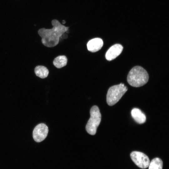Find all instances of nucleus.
Returning <instances> with one entry per match:
<instances>
[{
  "mask_svg": "<svg viewBox=\"0 0 169 169\" xmlns=\"http://www.w3.org/2000/svg\"><path fill=\"white\" fill-rule=\"evenodd\" d=\"M53 26L51 29L42 28L39 29L38 33L42 38V42L45 46L52 47L57 45L59 43L60 38L67 32L69 28L62 24L57 20H52Z\"/></svg>",
  "mask_w": 169,
  "mask_h": 169,
  "instance_id": "obj_1",
  "label": "nucleus"
},
{
  "mask_svg": "<svg viewBox=\"0 0 169 169\" xmlns=\"http://www.w3.org/2000/svg\"><path fill=\"white\" fill-rule=\"evenodd\" d=\"M149 78L146 70L142 67L137 66L133 67L129 72L127 81L132 86L139 87L146 84Z\"/></svg>",
  "mask_w": 169,
  "mask_h": 169,
  "instance_id": "obj_2",
  "label": "nucleus"
},
{
  "mask_svg": "<svg viewBox=\"0 0 169 169\" xmlns=\"http://www.w3.org/2000/svg\"><path fill=\"white\" fill-rule=\"evenodd\" d=\"M124 84L113 86L109 89L106 95V101L108 105L112 106L116 103L127 90Z\"/></svg>",
  "mask_w": 169,
  "mask_h": 169,
  "instance_id": "obj_3",
  "label": "nucleus"
},
{
  "mask_svg": "<svg viewBox=\"0 0 169 169\" xmlns=\"http://www.w3.org/2000/svg\"><path fill=\"white\" fill-rule=\"evenodd\" d=\"M90 117L86 126L87 132L92 135H95L101 120V115L98 107L93 106L90 111Z\"/></svg>",
  "mask_w": 169,
  "mask_h": 169,
  "instance_id": "obj_4",
  "label": "nucleus"
},
{
  "mask_svg": "<svg viewBox=\"0 0 169 169\" xmlns=\"http://www.w3.org/2000/svg\"><path fill=\"white\" fill-rule=\"evenodd\" d=\"M131 159L139 167L145 169L147 168L150 163L148 157L144 153L137 151H134L130 154Z\"/></svg>",
  "mask_w": 169,
  "mask_h": 169,
  "instance_id": "obj_5",
  "label": "nucleus"
},
{
  "mask_svg": "<svg viewBox=\"0 0 169 169\" xmlns=\"http://www.w3.org/2000/svg\"><path fill=\"white\" fill-rule=\"evenodd\" d=\"M48 126L44 123L37 125L34 128L33 133V138L37 142L43 141L47 137L48 132Z\"/></svg>",
  "mask_w": 169,
  "mask_h": 169,
  "instance_id": "obj_6",
  "label": "nucleus"
},
{
  "mask_svg": "<svg viewBox=\"0 0 169 169\" xmlns=\"http://www.w3.org/2000/svg\"><path fill=\"white\" fill-rule=\"evenodd\" d=\"M123 47L120 44H116L111 46L106 53L105 57L109 61L112 60L118 57L122 52Z\"/></svg>",
  "mask_w": 169,
  "mask_h": 169,
  "instance_id": "obj_7",
  "label": "nucleus"
},
{
  "mask_svg": "<svg viewBox=\"0 0 169 169\" xmlns=\"http://www.w3.org/2000/svg\"><path fill=\"white\" fill-rule=\"evenodd\" d=\"M103 42L100 38H95L90 40L87 44L88 50L92 52H95L101 49Z\"/></svg>",
  "mask_w": 169,
  "mask_h": 169,
  "instance_id": "obj_8",
  "label": "nucleus"
},
{
  "mask_svg": "<svg viewBox=\"0 0 169 169\" xmlns=\"http://www.w3.org/2000/svg\"><path fill=\"white\" fill-rule=\"evenodd\" d=\"M131 113L132 117L138 123L141 124L146 121V116L139 109L137 108L133 109L131 111Z\"/></svg>",
  "mask_w": 169,
  "mask_h": 169,
  "instance_id": "obj_9",
  "label": "nucleus"
},
{
  "mask_svg": "<svg viewBox=\"0 0 169 169\" xmlns=\"http://www.w3.org/2000/svg\"><path fill=\"white\" fill-rule=\"evenodd\" d=\"M34 72L36 76L42 79L47 77L49 74L48 69L42 65L37 66L35 68Z\"/></svg>",
  "mask_w": 169,
  "mask_h": 169,
  "instance_id": "obj_10",
  "label": "nucleus"
},
{
  "mask_svg": "<svg viewBox=\"0 0 169 169\" xmlns=\"http://www.w3.org/2000/svg\"><path fill=\"white\" fill-rule=\"evenodd\" d=\"M67 59L64 55H60L55 58L53 61L54 65L58 68L65 66L67 64Z\"/></svg>",
  "mask_w": 169,
  "mask_h": 169,
  "instance_id": "obj_11",
  "label": "nucleus"
},
{
  "mask_svg": "<svg viewBox=\"0 0 169 169\" xmlns=\"http://www.w3.org/2000/svg\"><path fill=\"white\" fill-rule=\"evenodd\" d=\"M163 162L158 157L152 159L149 165L148 169H162Z\"/></svg>",
  "mask_w": 169,
  "mask_h": 169,
  "instance_id": "obj_12",
  "label": "nucleus"
}]
</instances>
